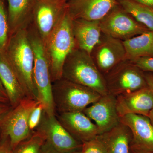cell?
Listing matches in <instances>:
<instances>
[{
  "instance_id": "obj_1",
  "label": "cell",
  "mask_w": 153,
  "mask_h": 153,
  "mask_svg": "<svg viewBox=\"0 0 153 153\" xmlns=\"http://www.w3.org/2000/svg\"><path fill=\"white\" fill-rule=\"evenodd\" d=\"M4 52L26 97L38 100L33 79L35 54L27 31L19 28L13 32Z\"/></svg>"
},
{
  "instance_id": "obj_2",
  "label": "cell",
  "mask_w": 153,
  "mask_h": 153,
  "mask_svg": "<svg viewBox=\"0 0 153 153\" xmlns=\"http://www.w3.org/2000/svg\"><path fill=\"white\" fill-rule=\"evenodd\" d=\"M45 44L52 83L62 78L63 66L75 49L72 19L67 4L57 25Z\"/></svg>"
},
{
  "instance_id": "obj_3",
  "label": "cell",
  "mask_w": 153,
  "mask_h": 153,
  "mask_svg": "<svg viewBox=\"0 0 153 153\" xmlns=\"http://www.w3.org/2000/svg\"><path fill=\"white\" fill-rule=\"evenodd\" d=\"M62 78L89 88L101 95L108 94L104 76L91 55L80 49H75L67 57Z\"/></svg>"
},
{
  "instance_id": "obj_4",
  "label": "cell",
  "mask_w": 153,
  "mask_h": 153,
  "mask_svg": "<svg viewBox=\"0 0 153 153\" xmlns=\"http://www.w3.org/2000/svg\"><path fill=\"white\" fill-rule=\"evenodd\" d=\"M55 111L58 113L82 111L102 95L89 88L62 78L52 84Z\"/></svg>"
},
{
  "instance_id": "obj_5",
  "label": "cell",
  "mask_w": 153,
  "mask_h": 153,
  "mask_svg": "<svg viewBox=\"0 0 153 153\" xmlns=\"http://www.w3.org/2000/svg\"><path fill=\"white\" fill-rule=\"evenodd\" d=\"M30 38L35 54L33 79L38 100L44 105V112L49 115H55L50 65L45 44L41 37L36 36Z\"/></svg>"
},
{
  "instance_id": "obj_6",
  "label": "cell",
  "mask_w": 153,
  "mask_h": 153,
  "mask_svg": "<svg viewBox=\"0 0 153 153\" xmlns=\"http://www.w3.org/2000/svg\"><path fill=\"white\" fill-rule=\"evenodd\" d=\"M38 102L26 97L0 117V138L8 137L13 149L32 133L28 123L29 117Z\"/></svg>"
},
{
  "instance_id": "obj_7",
  "label": "cell",
  "mask_w": 153,
  "mask_h": 153,
  "mask_svg": "<svg viewBox=\"0 0 153 153\" xmlns=\"http://www.w3.org/2000/svg\"><path fill=\"white\" fill-rule=\"evenodd\" d=\"M104 77L108 93L115 97L148 86L143 71L129 60L119 64Z\"/></svg>"
},
{
  "instance_id": "obj_8",
  "label": "cell",
  "mask_w": 153,
  "mask_h": 153,
  "mask_svg": "<svg viewBox=\"0 0 153 153\" xmlns=\"http://www.w3.org/2000/svg\"><path fill=\"white\" fill-rule=\"evenodd\" d=\"M102 33L123 41L149 31L119 5L100 22Z\"/></svg>"
},
{
  "instance_id": "obj_9",
  "label": "cell",
  "mask_w": 153,
  "mask_h": 153,
  "mask_svg": "<svg viewBox=\"0 0 153 153\" xmlns=\"http://www.w3.org/2000/svg\"><path fill=\"white\" fill-rule=\"evenodd\" d=\"M37 129L44 134L46 141L60 153H68L80 150L82 143L60 123L56 114L49 115L44 111Z\"/></svg>"
},
{
  "instance_id": "obj_10",
  "label": "cell",
  "mask_w": 153,
  "mask_h": 153,
  "mask_svg": "<svg viewBox=\"0 0 153 153\" xmlns=\"http://www.w3.org/2000/svg\"><path fill=\"white\" fill-rule=\"evenodd\" d=\"M82 112L95 124L100 135L111 130L121 123L117 110L116 97L110 94L102 95Z\"/></svg>"
},
{
  "instance_id": "obj_11",
  "label": "cell",
  "mask_w": 153,
  "mask_h": 153,
  "mask_svg": "<svg viewBox=\"0 0 153 153\" xmlns=\"http://www.w3.org/2000/svg\"><path fill=\"white\" fill-rule=\"evenodd\" d=\"M94 50L95 58L94 60L104 76L119 64L126 60L123 41L110 36L105 35L101 36L100 42Z\"/></svg>"
},
{
  "instance_id": "obj_12",
  "label": "cell",
  "mask_w": 153,
  "mask_h": 153,
  "mask_svg": "<svg viewBox=\"0 0 153 153\" xmlns=\"http://www.w3.org/2000/svg\"><path fill=\"white\" fill-rule=\"evenodd\" d=\"M66 4L63 0H40L37 3L35 19L44 44L55 29Z\"/></svg>"
},
{
  "instance_id": "obj_13",
  "label": "cell",
  "mask_w": 153,
  "mask_h": 153,
  "mask_svg": "<svg viewBox=\"0 0 153 153\" xmlns=\"http://www.w3.org/2000/svg\"><path fill=\"white\" fill-rule=\"evenodd\" d=\"M73 19L100 21L118 6L117 0H70L66 3Z\"/></svg>"
},
{
  "instance_id": "obj_14",
  "label": "cell",
  "mask_w": 153,
  "mask_h": 153,
  "mask_svg": "<svg viewBox=\"0 0 153 153\" xmlns=\"http://www.w3.org/2000/svg\"><path fill=\"white\" fill-rule=\"evenodd\" d=\"M56 116L70 134L82 143L100 135L95 124L82 111L58 113Z\"/></svg>"
},
{
  "instance_id": "obj_15",
  "label": "cell",
  "mask_w": 153,
  "mask_h": 153,
  "mask_svg": "<svg viewBox=\"0 0 153 153\" xmlns=\"http://www.w3.org/2000/svg\"><path fill=\"white\" fill-rule=\"evenodd\" d=\"M118 114L120 117L128 114L149 116L153 108V91L148 86L131 93L116 97Z\"/></svg>"
},
{
  "instance_id": "obj_16",
  "label": "cell",
  "mask_w": 153,
  "mask_h": 153,
  "mask_svg": "<svg viewBox=\"0 0 153 153\" xmlns=\"http://www.w3.org/2000/svg\"><path fill=\"white\" fill-rule=\"evenodd\" d=\"M100 21L72 19V30L78 49L91 55L101 38Z\"/></svg>"
},
{
  "instance_id": "obj_17",
  "label": "cell",
  "mask_w": 153,
  "mask_h": 153,
  "mask_svg": "<svg viewBox=\"0 0 153 153\" xmlns=\"http://www.w3.org/2000/svg\"><path fill=\"white\" fill-rule=\"evenodd\" d=\"M120 118V122L131 131L132 144L153 150V126L148 117L128 114Z\"/></svg>"
},
{
  "instance_id": "obj_18",
  "label": "cell",
  "mask_w": 153,
  "mask_h": 153,
  "mask_svg": "<svg viewBox=\"0 0 153 153\" xmlns=\"http://www.w3.org/2000/svg\"><path fill=\"white\" fill-rule=\"evenodd\" d=\"M0 80L12 108L16 106L22 100L27 97L4 52H0Z\"/></svg>"
},
{
  "instance_id": "obj_19",
  "label": "cell",
  "mask_w": 153,
  "mask_h": 153,
  "mask_svg": "<svg viewBox=\"0 0 153 153\" xmlns=\"http://www.w3.org/2000/svg\"><path fill=\"white\" fill-rule=\"evenodd\" d=\"M107 153H130L132 134L128 127L120 123L111 130L99 135Z\"/></svg>"
},
{
  "instance_id": "obj_20",
  "label": "cell",
  "mask_w": 153,
  "mask_h": 153,
  "mask_svg": "<svg viewBox=\"0 0 153 153\" xmlns=\"http://www.w3.org/2000/svg\"><path fill=\"white\" fill-rule=\"evenodd\" d=\"M123 42L126 60L145 56L153 57V33L150 30Z\"/></svg>"
},
{
  "instance_id": "obj_21",
  "label": "cell",
  "mask_w": 153,
  "mask_h": 153,
  "mask_svg": "<svg viewBox=\"0 0 153 153\" xmlns=\"http://www.w3.org/2000/svg\"><path fill=\"white\" fill-rule=\"evenodd\" d=\"M119 5L137 22L153 33V8L134 0H117Z\"/></svg>"
},
{
  "instance_id": "obj_22",
  "label": "cell",
  "mask_w": 153,
  "mask_h": 153,
  "mask_svg": "<svg viewBox=\"0 0 153 153\" xmlns=\"http://www.w3.org/2000/svg\"><path fill=\"white\" fill-rule=\"evenodd\" d=\"M8 3L10 29L13 32L19 29L30 9L32 0H7Z\"/></svg>"
},
{
  "instance_id": "obj_23",
  "label": "cell",
  "mask_w": 153,
  "mask_h": 153,
  "mask_svg": "<svg viewBox=\"0 0 153 153\" xmlns=\"http://www.w3.org/2000/svg\"><path fill=\"white\" fill-rule=\"evenodd\" d=\"M45 141L44 134L36 129L27 138L17 145L13 153H39Z\"/></svg>"
},
{
  "instance_id": "obj_24",
  "label": "cell",
  "mask_w": 153,
  "mask_h": 153,
  "mask_svg": "<svg viewBox=\"0 0 153 153\" xmlns=\"http://www.w3.org/2000/svg\"><path fill=\"white\" fill-rule=\"evenodd\" d=\"M8 16L2 0H0V52L4 51L9 40Z\"/></svg>"
},
{
  "instance_id": "obj_25",
  "label": "cell",
  "mask_w": 153,
  "mask_h": 153,
  "mask_svg": "<svg viewBox=\"0 0 153 153\" xmlns=\"http://www.w3.org/2000/svg\"><path fill=\"white\" fill-rule=\"evenodd\" d=\"M80 153H107L104 144L99 136L93 139L82 143Z\"/></svg>"
},
{
  "instance_id": "obj_26",
  "label": "cell",
  "mask_w": 153,
  "mask_h": 153,
  "mask_svg": "<svg viewBox=\"0 0 153 153\" xmlns=\"http://www.w3.org/2000/svg\"><path fill=\"white\" fill-rule=\"evenodd\" d=\"M45 107L43 103L39 102L37 105L33 109L29 117V128L31 131L36 129L41 123L42 115L44 112Z\"/></svg>"
},
{
  "instance_id": "obj_27",
  "label": "cell",
  "mask_w": 153,
  "mask_h": 153,
  "mask_svg": "<svg viewBox=\"0 0 153 153\" xmlns=\"http://www.w3.org/2000/svg\"><path fill=\"white\" fill-rule=\"evenodd\" d=\"M130 61L143 71L153 72V57L145 56Z\"/></svg>"
},
{
  "instance_id": "obj_28",
  "label": "cell",
  "mask_w": 153,
  "mask_h": 153,
  "mask_svg": "<svg viewBox=\"0 0 153 153\" xmlns=\"http://www.w3.org/2000/svg\"><path fill=\"white\" fill-rule=\"evenodd\" d=\"M0 153H13V149L8 137L0 138Z\"/></svg>"
},
{
  "instance_id": "obj_29",
  "label": "cell",
  "mask_w": 153,
  "mask_h": 153,
  "mask_svg": "<svg viewBox=\"0 0 153 153\" xmlns=\"http://www.w3.org/2000/svg\"><path fill=\"white\" fill-rule=\"evenodd\" d=\"M130 153H153V150L141 147L131 143Z\"/></svg>"
},
{
  "instance_id": "obj_30",
  "label": "cell",
  "mask_w": 153,
  "mask_h": 153,
  "mask_svg": "<svg viewBox=\"0 0 153 153\" xmlns=\"http://www.w3.org/2000/svg\"><path fill=\"white\" fill-rule=\"evenodd\" d=\"M39 153H60L56 150L50 144L47 142L45 141L44 144L42 146L41 151Z\"/></svg>"
},
{
  "instance_id": "obj_31",
  "label": "cell",
  "mask_w": 153,
  "mask_h": 153,
  "mask_svg": "<svg viewBox=\"0 0 153 153\" xmlns=\"http://www.w3.org/2000/svg\"><path fill=\"white\" fill-rule=\"evenodd\" d=\"M11 108L10 103L0 102V117L10 110Z\"/></svg>"
},
{
  "instance_id": "obj_32",
  "label": "cell",
  "mask_w": 153,
  "mask_h": 153,
  "mask_svg": "<svg viewBox=\"0 0 153 153\" xmlns=\"http://www.w3.org/2000/svg\"><path fill=\"white\" fill-rule=\"evenodd\" d=\"M144 76L148 87L153 91V74L151 73H146Z\"/></svg>"
},
{
  "instance_id": "obj_33",
  "label": "cell",
  "mask_w": 153,
  "mask_h": 153,
  "mask_svg": "<svg viewBox=\"0 0 153 153\" xmlns=\"http://www.w3.org/2000/svg\"><path fill=\"white\" fill-rule=\"evenodd\" d=\"M137 2L153 8V0H134Z\"/></svg>"
},
{
  "instance_id": "obj_34",
  "label": "cell",
  "mask_w": 153,
  "mask_h": 153,
  "mask_svg": "<svg viewBox=\"0 0 153 153\" xmlns=\"http://www.w3.org/2000/svg\"><path fill=\"white\" fill-rule=\"evenodd\" d=\"M0 96L8 100L6 91L5 90L1 82V80H0Z\"/></svg>"
},
{
  "instance_id": "obj_35",
  "label": "cell",
  "mask_w": 153,
  "mask_h": 153,
  "mask_svg": "<svg viewBox=\"0 0 153 153\" xmlns=\"http://www.w3.org/2000/svg\"><path fill=\"white\" fill-rule=\"evenodd\" d=\"M148 117L149 118L151 123H152V125L153 126V108L152 110L150 112Z\"/></svg>"
},
{
  "instance_id": "obj_36",
  "label": "cell",
  "mask_w": 153,
  "mask_h": 153,
  "mask_svg": "<svg viewBox=\"0 0 153 153\" xmlns=\"http://www.w3.org/2000/svg\"><path fill=\"white\" fill-rule=\"evenodd\" d=\"M0 102H8V103H9V100H8L7 99L4 98V97L1 96H0Z\"/></svg>"
},
{
  "instance_id": "obj_37",
  "label": "cell",
  "mask_w": 153,
  "mask_h": 153,
  "mask_svg": "<svg viewBox=\"0 0 153 153\" xmlns=\"http://www.w3.org/2000/svg\"><path fill=\"white\" fill-rule=\"evenodd\" d=\"M68 153H80V150H79L74 151V152H71Z\"/></svg>"
},
{
  "instance_id": "obj_38",
  "label": "cell",
  "mask_w": 153,
  "mask_h": 153,
  "mask_svg": "<svg viewBox=\"0 0 153 153\" xmlns=\"http://www.w3.org/2000/svg\"><path fill=\"white\" fill-rule=\"evenodd\" d=\"M63 1L65 3H67V2H68V1H70V0H63Z\"/></svg>"
}]
</instances>
